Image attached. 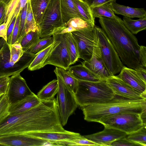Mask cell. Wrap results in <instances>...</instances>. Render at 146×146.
Listing matches in <instances>:
<instances>
[{"label": "cell", "instance_id": "1", "mask_svg": "<svg viewBox=\"0 0 146 146\" xmlns=\"http://www.w3.org/2000/svg\"><path fill=\"white\" fill-rule=\"evenodd\" d=\"M60 120L56 99L42 101L36 107L0 121V136L16 134L65 131Z\"/></svg>", "mask_w": 146, "mask_h": 146}, {"label": "cell", "instance_id": "2", "mask_svg": "<svg viewBox=\"0 0 146 146\" xmlns=\"http://www.w3.org/2000/svg\"><path fill=\"white\" fill-rule=\"evenodd\" d=\"M99 22L123 64L136 69L141 66L140 46L137 39L125 27L118 17L112 19L101 17Z\"/></svg>", "mask_w": 146, "mask_h": 146}, {"label": "cell", "instance_id": "3", "mask_svg": "<svg viewBox=\"0 0 146 146\" xmlns=\"http://www.w3.org/2000/svg\"><path fill=\"white\" fill-rule=\"evenodd\" d=\"M81 108L85 120L98 122L104 117L119 113L141 114L146 110V98L135 100L115 95L108 101L85 106Z\"/></svg>", "mask_w": 146, "mask_h": 146}, {"label": "cell", "instance_id": "4", "mask_svg": "<svg viewBox=\"0 0 146 146\" xmlns=\"http://www.w3.org/2000/svg\"><path fill=\"white\" fill-rule=\"evenodd\" d=\"M115 95L106 80L97 82L78 80L77 89L74 94L78 105L81 107L106 102L112 99Z\"/></svg>", "mask_w": 146, "mask_h": 146}, {"label": "cell", "instance_id": "5", "mask_svg": "<svg viewBox=\"0 0 146 146\" xmlns=\"http://www.w3.org/2000/svg\"><path fill=\"white\" fill-rule=\"evenodd\" d=\"M36 55L27 51H25L19 60L13 64L10 61L9 44L3 38H0V77L20 73L29 66Z\"/></svg>", "mask_w": 146, "mask_h": 146}, {"label": "cell", "instance_id": "6", "mask_svg": "<svg viewBox=\"0 0 146 146\" xmlns=\"http://www.w3.org/2000/svg\"><path fill=\"white\" fill-rule=\"evenodd\" d=\"M140 114L124 112L104 117L98 122L104 126L117 129L127 135L135 132L144 125Z\"/></svg>", "mask_w": 146, "mask_h": 146}, {"label": "cell", "instance_id": "7", "mask_svg": "<svg viewBox=\"0 0 146 146\" xmlns=\"http://www.w3.org/2000/svg\"><path fill=\"white\" fill-rule=\"evenodd\" d=\"M94 29L98 39L102 58L111 76L119 73L123 64L110 40L102 28L95 25Z\"/></svg>", "mask_w": 146, "mask_h": 146}, {"label": "cell", "instance_id": "8", "mask_svg": "<svg viewBox=\"0 0 146 146\" xmlns=\"http://www.w3.org/2000/svg\"><path fill=\"white\" fill-rule=\"evenodd\" d=\"M56 75L58 84L56 102L61 124L64 126L78 105L74 94L66 86L60 77Z\"/></svg>", "mask_w": 146, "mask_h": 146}, {"label": "cell", "instance_id": "9", "mask_svg": "<svg viewBox=\"0 0 146 146\" xmlns=\"http://www.w3.org/2000/svg\"><path fill=\"white\" fill-rule=\"evenodd\" d=\"M64 24L61 11L60 0H50L39 26L40 38L52 36L55 29Z\"/></svg>", "mask_w": 146, "mask_h": 146}, {"label": "cell", "instance_id": "10", "mask_svg": "<svg viewBox=\"0 0 146 146\" xmlns=\"http://www.w3.org/2000/svg\"><path fill=\"white\" fill-rule=\"evenodd\" d=\"M52 36L54 38L52 49L44 65L51 64L67 70L71 64L67 43L66 33L53 34Z\"/></svg>", "mask_w": 146, "mask_h": 146}, {"label": "cell", "instance_id": "11", "mask_svg": "<svg viewBox=\"0 0 146 146\" xmlns=\"http://www.w3.org/2000/svg\"><path fill=\"white\" fill-rule=\"evenodd\" d=\"M71 33L77 45L79 58L84 61L90 59L93 49L94 28H83Z\"/></svg>", "mask_w": 146, "mask_h": 146}, {"label": "cell", "instance_id": "12", "mask_svg": "<svg viewBox=\"0 0 146 146\" xmlns=\"http://www.w3.org/2000/svg\"><path fill=\"white\" fill-rule=\"evenodd\" d=\"M94 43L93 53L91 58L82 64L103 80L111 76L103 62L98 36L94 29Z\"/></svg>", "mask_w": 146, "mask_h": 146}, {"label": "cell", "instance_id": "13", "mask_svg": "<svg viewBox=\"0 0 146 146\" xmlns=\"http://www.w3.org/2000/svg\"><path fill=\"white\" fill-rule=\"evenodd\" d=\"M33 93L20 73L9 77L6 94L10 104L29 96Z\"/></svg>", "mask_w": 146, "mask_h": 146}, {"label": "cell", "instance_id": "14", "mask_svg": "<svg viewBox=\"0 0 146 146\" xmlns=\"http://www.w3.org/2000/svg\"><path fill=\"white\" fill-rule=\"evenodd\" d=\"M0 145L40 146L52 145V143L47 140L32 137L26 133L1 136Z\"/></svg>", "mask_w": 146, "mask_h": 146}, {"label": "cell", "instance_id": "15", "mask_svg": "<svg viewBox=\"0 0 146 146\" xmlns=\"http://www.w3.org/2000/svg\"><path fill=\"white\" fill-rule=\"evenodd\" d=\"M106 81L116 95L135 100L146 98V97L130 87L117 76H111L108 77Z\"/></svg>", "mask_w": 146, "mask_h": 146}, {"label": "cell", "instance_id": "16", "mask_svg": "<svg viewBox=\"0 0 146 146\" xmlns=\"http://www.w3.org/2000/svg\"><path fill=\"white\" fill-rule=\"evenodd\" d=\"M127 135L126 133L117 129L104 126L102 131L83 136L100 146H111L113 141L125 137Z\"/></svg>", "mask_w": 146, "mask_h": 146}, {"label": "cell", "instance_id": "17", "mask_svg": "<svg viewBox=\"0 0 146 146\" xmlns=\"http://www.w3.org/2000/svg\"><path fill=\"white\" fill-rule=\"evenodd\" d=\"M117 76L146 97V83L139 77L135 69L123 66Z\"/></svg>", "mask_w": 146, "mask_h": 146}, {"label": "cell", "instance_id": "18", "mask_svg": "<svg viewBox=\"0 0 146 146\" xmlns=\"http://www.w3.org/2000/svg\"><path fill=\"white\" fill-rule=\"evenodd\" d=\"M27 133L32 137L50 141L55 146H59L60 142L72 140L82 136L79 133L66 130L62 132H39Z\"/></svg>", "mask_w": 146, "mask_h": 146}, {"label": "cell", "instance_id": "19", "mask_svg": "<svg viewBox=\"0 0 146 146\" xmlns=\"http://www.w3.org/2000/svg\"><path fill=\"white\" fill-rule=\"evenodd\" d=\"M41 100L34 93L23 98L10 104V115H14L26 111L38 105Z\"/></svg>", "mask_w": 146, "mask_h": 146}, {"label": "cell", "instance_id": "20", "mask_svg": "<svg viewBox=\"0 0 146 146\" xmlns=\"http://www.w3.org/2000/svg\"><path fill=\"white\" fill-rule=\"evenodd\" d=\"M114 13L130 18L146 17V11L144 8H132L119 4L116 1L110 3Z\"/></svg>", "mask_w": 146, "mask_h": 146}, {"label": "cell", "instance_id": "21", "mask_svg": "<svg viewBox=\"0 0 146 146\" xmlns=\"http://www.w3.org/2000/svg\"><path fill=\"white\" fill-rule=\"evenodd\" d=\"M67 70L78 80L92 82L103 80L82 64L70 66Z\"/></svg>", "mask_w": 146, "mask_h": 146}, {"label": "cell", "instance_id": "22", "mask_svg": "<svg viewBox=\"0 0 146 146\" xmlns=\"http://www.w3.org/2000/svg\"><path fill=\"white\" fill-rule=\"evenodd\" d=\"M60 6L61 15L64 24L74 18L82 19L73 0H60Z\"/></svg>", "mask_w": 146, "mask_h": 146}, {"label": "cell", "instance_id": "23", "mask_svg": "<svg viewBox=\"0 0 146 146\" xmlns=\"http://www.w3.org/2000/svg\"><path fill=\"white\" fill-rule=\"evenodd\" d=\"M95 25L80 18L75 17L70 19L63 25L60 31V33H71L84 28H94Z\"/></svg>", "mask_w": 146, "mask_h": 146}, {"label": "cell", "instance_id": "24", "mask_svg": "<svg viewBox=\"0 0 146 146\" xmlns=\"http://www.w3.org/2000/svg\"><path fill=\"white\" fill-rule=\"evenodd\" d=\"M54 72L56 75L60 77L66 86L74 94L77 89L78 80L68 70L63 68L56 67Z\"/></svg>", "mask_w": 146, "mask_h": 146}, {"label": "cell", "instance_id": "25", "mask_svg": "<svg viewBox=\"0 0 146 146\" xmlns=\"http://www.w3.org/2000/svg\"><path fill=\"white\" fill-rule=\"evenodd\" d=\"M50 0H30L34 18L38 27L41 22L44 13Z\"/></svg>", "mask_w": 146, "mask_h": 146}, {"label": "cell", "instance_id": "26", "mask_svg": "<svg viewBox=\"0 0 146 146\" xmlns=\"http://www.w3.org/2000/svg\"><path fill=\"white\" fill-rule=\"evenodd\" d=\"M123 21L126 28L133 35L146 29V17L134 20L129 17H123Z\"/></svg>", "mask_w": 146, "mask_h": 146}, {"label": "cell", "instance_id": "27", "mask_svg": "<svg viewBox=\"0 0 146 146\" xmlns=\"http://www.w3.org/2000/svg\"><path fill=\"white\" fill-rule=\"evenodd\" d=\"M58 88L57 79H54L44 86L38 93L37 96L42 101H48L53 99L57 94Z\"/></svg>", "mask_w": 146, "mask_h": 146}, {"label": "cell", "instance_id": "28", "mask_svg": "<svg viewBox=\"0 0 146 146\" xmlns=\"http://www.w3.org/2000/svg\"><path fill=\"white\" fill-rule=\"evenodd\" d=\"M53 44L36 54L35 57L28 67L29 70H38L45 66L44 64L52 49Z\"/></svg>", "mask_w": 146, "mask_h": 146}, {"label": "cell", "instance_id": "29", "mask_svg": "<svg viewBox=\"0 0 146 146\" xmlns=\"http://www.w3.org/2000/svg\"><path fill=\"white\" fill-rule=\"evenodd\" d=\"M90 8L92 16L94 18L103 17L114 19L117 17L115 14L110 3Z\"/></svg>", "mask_w": 146, "mask_h": 146}, {"label": "cell", "instance_id": "30", "mask_svg": "<svg viewBox=\"0 0 146 146\" xmlns=\"http://www.w3.org/2000/svg\"><path fill=\"white\" fill-rule=\"evenodd\" d=\"M76 8L82 18L95 25L93 17L90 7L82 0H73Z\"/></svg>", "mask_w": 146, "mask_h": 146}, {"label": "cell", "instance_id": "31", "mask_svg": "<svg viewBox=\"0 0 146 146\" xmlns=\"http://www.w3.org/2000/svg\"><path fill=\"white\" fill-rule=\"evenodd\" d=\"M39 30L37 29L31 31L23 37L19 42L24 51H27L35 44L40 39Z\"/></svg>", "mask_w": 146, "mask_h": 146}, {"label": "cell", "instance_id": "32", "mask_svg": "<svg viewBox=\"0 0 146 146\" xmlns=\"http://www.w3.org/2000/svg\"><path fill=\"white\" fill-rule=\"evenodd\" d=\"M66 38L72 65L75 63L79 58L78 48L71 33H66Z\"/></svg>", "mask_w": 146, "mask_h": 146}, {"label": "cell", "instance_id": "33", "mask_svg": "<svg viewBox=\"0 0 146 146\" xmlns=\"http://www.w3.org/2000/svg\"><path fill=\"white\" fill-rule=\"evenodd\" d=\"M129 141L139 146H146V125L139 130L128 134L126 137Z\"/></svg>", "mask_w": 146, "mask_h": 146}, {"label": "cell", "instance_id": "34", "mask_svg": "<svg viewBox=\"0 0 146 146\" xmlns=\"http://www.w3.org/2000/svg\"><path fill=\"white\" fill-rule=\"evenodd\" d=\"M53 40L52 36L41 38L27 51L33 54H36L52 44Z\"/></svg>", "mask_w": 146, "mask_h": 146}, {"label": "cell", "instance_id": "35", "mask_svg": "<svg viewBox=\"0 0 146 146\" xmlns=\"http://www.w3.org/2000/svg\"><path fill=\"white\" fill-rule=\"evenodd\" d=\"M39 29L36 24L31 7L30 0L28 3L27 13L25 24L26 34L31 31H34Z\"/></svg>", "mask_w": 146, "mask_h": 146}, {"label": "cell", "instance_id": "36", "mask_svg": "<svg viewBox=\"0 0 146 146\" xmlns=\"http://www.w3.org/2000/svg\"><path fill=\"white\" fill-rule=\"evenodd\" d=\"M28 3L20 12L19 31L17 41L19 42L26 34L25 24L27 15Z\"/></svg>", "mask_w": 146, "mask_h": 146}, {"label": "cell", "instance_id": "37", "mask_svg": "<svg viewBox=\"0 0 146 146\" xmlns=\"http://www.w3.org/2000/svg\"><path fill=\"white\" fill-rule=\"evenodd\" d=\"M10 104L7 95L5 94L0 100V121L9 114V109Z\"/></svg>", "mask_w": 146, "mask_h": 146}, {"label": "cell", "instance_id": "38", "mask_svg": "<svg viewBox=\"0 0 146 146\" xmlns=\"http://www.w3.org/2000/svg\"><path fill=\"white\" fill-rule=\"evenodd\" d=\"M9 47L10 62L13 64H15L19 60L24 51L23 49L15 48L11 45Z\"/></svg>", "mask_w": 146, "mask_h": 146}, {"label": "cell", "instance_id": "39", "mask_svg": "<svg viewBox=\"0 0 146 146\" xmlns=\"http://www.w3.org/2000/svg\"><path fill=\"white\" fill-rule=\"evenodd\" d=\"M73 143V146L86 145L100 146L98 144L90 140L83 136L80 138L71 140Z\"/></svg>", "mask_w": 146, "mask_h": 146}, {"label": "cell", "instance_id": "40", "mask_svg": "<svg viewBox=\"0 0 146 146\" xmlns=\"http://www.w3.org/2000/svg\"><path fill=\"white\" fill-rule=\"evenodd\" d=\"M19 0H12L7 6L5 22L7 20L10 21L14 11L18 3Z\"/></svg>", "mask_w": 146, "mask_h": 146}, {"label": "cell", "instance_id": "41", "mask_svg": "<svg viewBox=\"0 0 146 146\" xmlns=\"http://www.w3.org/2000/svg\"><path fill=\"white\" fill-rule=\"evenodd\" d=\"M139 146L138 144L133 142L128 139L126 137H123L113 141L111 146Z\"/></svg>", "mask_w": 146, "mask_h": 146}, {"label": "cell", "instance_id": "42", "mask_svg": "<svg viewBox=\"0 0 146 146\" xmlns=\"http://www.w3.org/2000/svg\"><path fill=\"white\" fill-rule=\"evenodd\" d=\"M20 14L17 15L13 31L11 45L17 41L19 31Z\"/></svg>", "mask_w": 146, "mask_h": 146}, {"label": "cell", "instance_id": "43", "mask_svg": "<svg viewBox=\"0 0 146 146\" xmlns=\"http://www.w3.org/2000/svg\"><path fill=\"white\" fill-rule=\"evenodd\" d=\"M17 15L14 17L12 20L9 22L8 25L7 35V41L10 46H11V44L13 31Z\"/></svg>", "mask_w": 146, "mask_h": 146}, {"label": "cell", "instance_id": "44", "mask_svg": "<svg viewBox=\"0 0 146 146\" xmlns=\"http://www.w3.org/2000/svg\"><path fill=\"white\" fill-rule=\"evenodd\" d=\"M91 7H96L105 3H110L116 0H82Z\"/></svg>", "mask_w": 146, "mask_h": 146}, {"label": "cell", "instance_id": "45", "mask_svg": "<svg viewBox=\"0 0 146 146\" xmlns=\"http://www.w3.org/2000/svg\"><path fill=\"white\" fill-rule=\"evenodd\" d=\"M9 76L0 77V92L6 94L8 85Z\"/></svg>", "mask_w": 146, "mask_h": 146}, {"label": "cell", "instance_id": "46", "mask_svg": "<svg viewBox=\"0 0 146 146\" xmlns=\"http://www.w3.org/2000/svg\"><path fill=\"white\" fill-rule=\"evenodd\" d=\"M29 0H19L18 3L14 11L11 20L14 16H17L20 11L25 6Z\"/></svg>", "mask_w": 146, "mask_h": 146}, {"label": "cell", "instance_id": "47", "mask_svg": "<svg viewBox=\"0 0 146 146\" xmlns=\"http://www.w3.org/2000/svg\"><path fill=\"white\" fill-rule=\"evenodd\" d=\"M7 6L0 1V25L5 22Z\"/></svg>", "mask_w": 146, "mask_h": 146}, {"label": "cell", "instance_id": "48", "mask_svg": "<svg viewBox=\"0 0 146 146\" xmlns=\"http://www.w3.org/2000/svg\"><path fill=\"white\" fill-rule=\"evenodd\" d=\"M9 22L7 20L0 25V37L3 38L7 42V29Z\"/></svg>", "mask_w": 146, "mask_h": 146}, {"label": "cell", "instance_id": "49", "mask_svg": "<svg viewBox=\"0 0 146 146\" xmlns=\"http://www.w3.org/2000/svg\"><path fill=\"white\" fill-rule=\"evenodd\" d=\"M140 55L141 66L146 68V47L140 46Z\"/></svg>", "mask_w": 146, "mask_h": 146}, {"label": "cell", "instance_id": "50", "mask_svg": "<svg viewBox=\"0 0 146 146\" xmlns=\"http://www.w3.org/2000/svg\"><path fill=\"white\" fill-rule=\"evenodd\" d=\"M135 70L139 77L146 83V68L141 66Z\"/></svg>", "mask_w": 146, "mask_h": 146}, {"label": "cell", "instance_id": "51", "mask_svg": "<svg viewBox=\"0 0 146 146\" xmlns=\"http://www.w3.org/2000/svg\"><path fill=\"white\" fill-rule=\"evenodd\" d=\"M11 45L15 48L20 49H23L21 44L18 41H16L14 44Z\"/></svg>", "mask_w": 146, "mask_h": 146}, {"label": "cell", "instance_id": "52", "mask_svg": "<svg viewBox=\"0 0 146 146\" xmlns=\"http://www.w3.org/2000/svg\"><path fill=\"white\" fill-rule=\"evenodd\" d=\"M146 110H145L142 113L140 114L141 119L142 120L144 124H146Z\"/></svg>", "mask_w": 146, "mask_h": 146}, {"label": "cell", "instance_id": "53", "mask_svg": "<svg viewBox=\"0 0 146 146\" xmlns=\"http://www.w3.org/2000/svg\"><path fill=\"white\" fill-rule=\"evenodd\" d=\"M12 0H0V1L2 2L7 6Z\"/></svg>", "mask_w": 146, "mask_h": 146}, {"label": "cell", "instance_id": "54", "mask_svg": "<svg viewBox=\"0 0 146 146\" xmlns=\"http://www.w3.org/2000/svg\"><path fill=\"white\" fill-rule=\"evenodd\" d=\"M4 94H3L2 93H0V100L1 99V98L2 96Z\"/></svg>", "mask_w": 146, "mask_h": 146}]
</instances>
